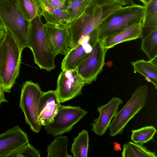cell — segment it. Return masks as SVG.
Returning a JSON list of instances; mask_svg holds the SVG:
<instances>
[{
  "label": "cell",
  "mask_w": 157,
  "mask_h": 157,
  "mask_svg": "<svg viewBox=\"0 0 157 157\" xmlns=\"http://www.w3.org/2000/svg\"><path fill=\"white\" fill-rule=\"evenodd\" d=\"M148 90L145 84L138 86L121 109L113 117L109 127V135L114 136L122 134L128 122L145 106L147 100Z\"/></svg>",
  "instance_id": "obj_6"
},
{
  "label": "cell",
  "mask_w": 157,
  "mask_h": 157,
  "mask_svg": "<svg viewBox=\"0 0 157 157\" xmlns=\"http://www.w3.org/2000/svg\"><path fill=\"white\" fill-rule=\"evenodd\" d=\"M27 47L31 50L35 63L40 69L50 71L56 68V55L40 16L29 21Z\"/></svg>",
  "instance_id": "obj_2"
},
{
  "label": "cell",
  "mask_w": 157,
  "mask_h": 157,
  "mask_svg": "<svg viewBox=\"0 0 157 157\" xmlns=\"http://www.w3.org/2000/svg\"><path fill=\"white\" fill-rule=\"evenodd\" d=\"M2 85V80L1 78V77L0 74V85Z\"/></svg>",
  "instance_id": "obj_34"
},
{
  "label": "cell",
  "mask_w": 157,
  "mask_h": 157,
  "mask_svg": "<svg viewBox=\"0 0 157 157\" xmlns=\"http://www.w3.org/2000/svg\"><path fill=\"white\" fill-rule=\"evenodd\" d=\"M29 143L26 133L16 125L0 134V157H9Z\"/></svg>",
  "instance_id": "obj_12"
},
{
  "label": "cell",
  "mask_w": 157,
  "mask_h": 157,
  "mask_svg": "<svg viewBox=\"0 0 157 157\" xmlns=\"http://www.w3.org/2000/svg\"><path fill=\"white\" fill-rule=\"evenodd\" d=\"M44 28L56 56L59 54L66 55L70 50L67 24L46 22Z\"/></svg>",
  "instance_id": "obj_13"
},
{
  "label": "cell",
  "mask_w": 157,
  "mask_h": 157,
  "mask_svg": "<svg viewBox=\"0 0 157 157\" xmlns=\"http://www.w3.org/2000/svg\"><path fill=\"white\" fill-rule=\"evenodd\" d=\"M43 92L38 83L26 81L21 89L19 103L26 123L31 130L36 133L40 132L42 128L38 118L40 100Z\"/></svg>",
  "instance_id": "obj_7"
},
{
  "label": "cell",
  "mask_w": 157,
  "mask_h": 157,
  "mask_svg": "<svg viewBox=\"0 0 157 157\" xmlns=\"http://www.w3.org/2000/svg\"><path fill=\"white\" fill-rule=\"evenodd\" d=\"M4 90L2 85H0V105L3 102H8L4 96Z\"/></svg>",
  "instance_id": "obj_28"
},
{
  "label": "cell",
  "mask_w": 157,
  "mask_h": 157,
  "mask_svg": "<svg viewBox=\"0 0 157 157\" xmlns=\"http://www.w3.org/2000/svg\"><path fill=\"white\" fill-rule=\"evenodd\" d=\"M86 85L76 69L62 71L57 81L56 90L60 103L69 101L82 94V89Z\"/></svg>",
  "instance_id": "obj_10"
},
{
  "label": "cell",
  "mask_w": 157,
  "mask_h": 157,
  "mask_svg": "<svg viewBox=\"0 0 157 157\" xmlns=\"http://www.w3.org/2000/svg\"><path fill=\"white\" fill-rule=\"evenodd\" d=\"M145 7L135 4L122 6L107 16L97 26L98 40L103 42L107 37L133 25L140 23Z\"/></svg>",
  "instance_id": "obj_4"
},
{
  "label": "cell",
  "mask_w": 157,
  "mask_h": 157,
  "mask_svg": "<svg viewBox=\"0 0 157 157\" xmlns=\"http://www.w3.org/2000/svg\"><path fill=\"white\" fill-rule=\"evenodd\" d=\"M81 107L61 105L53 121L44 126L46 133L54 137L69 132L87 113Z\"/></svg>",
  "instance_id": "obj_8"
},
{
  "label": "cell",
  "mask_w": 157,
  "mask_h": 157,
  "mask_svg": "<svg viewBox=\"0 0 157 157\" xmlns=\"http://www.w3.org/2000/svg\"><path fill=\"white\" fill-rule=\"evenodd\" d=\"M145 7L142 21V36L157 29V0H151Z\"/></svg>",
  "instance_id": "obj_19"
},
{
  "label": "cell",
  "mask_w": 157,
  "mask_h": 157,
  "mask_svg": "<svg viewBox=\"0 0 157 157\" xmlns=\"http://www.w3.org/2000/svg\"><path fill=\"white\" fill-rule=\"evenodd\" d=\"M68 143L67 136L60 135L56 137L48 146L47 157H72L67 153Z\"/></svg>",
  "instance_id": "obj_20"
},
{
  "label": "cell",
  "mask_w": 157,
  "mask_h": 157,
  "mask_svg": "<svg viewBox=\"0 0 157 157\" xmlns=\"http://www.w3.org/2000/svg\"><path fill=\"white\" fill-rule=\"evenodd\" d=\"M0 28L3 29H6V27L4 25L0 17Z\"/></svg>",
  "instance_id": "obj_33"
},
{
  "label": "cell",
  "mask_w": 157,
  "mask_h": 157,
  "mask_svg": "<svg viewBox=\"0 0 157 157\" xmlns=\"http://www.w3.org/2000/svg\"><path fill=\"white\" fill-rule=\"evenodd\" d=\"M142 23L126 28L120 31L106 37L103 41L104 49H109L122 42L138 38H142Z\"/></svg>",
  "instance_id": "obj_16"
},
{
  "label": "cell",
  "mask_w": 157,
  "mask_h": 157,
  "mask_svg": "<svg viewBox=\"0 0 157 157\" xmlns=\"http://www.w3.org/2000/svg\"><path fill=\"white\" fill-rule=\"evenodd\" d=\"M122 6L115 0L103 4H90L79 17L67 24L69 48L77 46L102 20Z\"/></svg>",
  "instance_id": "obj_1"
},
{
  "label": "cell",
  "mask_w": 157,
  "mask_h": 157,
  "mask_svg": "<svg viewBox=\"0 0 157 157\" xmlns=\"http://www.w3.org/2000/svg\"><path fill=\"white\" fill-rule=\"evenodd\" d=\"M121 5L131 6L134 4L133 0H116Z\"/></svg>",
  "instance_id": "obj_29"
},
{
  "label": "cell",
  "mask_w": 157,
  "mask_h": 157,
  "mask_svg": "<svg viewBox=\"0 0 157 157\" xmlns=\"http://www.w3.org/2000/svg\"><path fill=\"white\" fill-rule=\"evenodd\" d=\"M41 8L42 16L46 22L67 24L69 23L67 11L59 10L52 5L47 0H37Z\"/></svg>",
  "instance_id": "obj_17"
},
{
  "label": "cell",
  "mask_w": 157,
  "mask_h": 157,
  "mask_svg": "<svg viewBox=\"0 0 157 157\" xmlns=\"http://www.w3.org/2000/svg\"><path fill=\"white\" fill-rule=\"evenodd\" d=\"M92 3H95L94 0H71L67 2L69 22L79 17Z\"/></svg>",
  "instance_id": "obj_25"
},
{
  "label": "cell",
  "mask_w": 157,
  "mask_h": 157,
  "mask_svg": "<svg viewBox=\"0 0 157 157\" xmlns=\"http://www.w3.org/2000/svg\"><path fill=\"white\" fill-rule=\"evenodd\" d=\"M144 5V6L146 5L151 0H139Z\"/></svg>",
  "instance_id": "obj_32"
},
{
  "label": "cell",
  "mask_w": 157,
  "mask_h": 157,
  "mask_svg": "<svg viewBox=\"0 0 157 157\" xmlns=\"http://www.w3.org/2000/svg\"><path fill=\"white\" fill-rule=\"evenodd\" d=\"M98 40L97 27L76 47L71 48L63 59L62 71L75 69L82 61L91 50Z\"/></svg>",
  "instance_id": "obj_11"
},
{
  "label": "cell",
  "mask_w": 157,
  "mask_h": 157,
  "mask_svg": "<svg viewBox=\"0 0 157 157\" xmlns=\"http://www.w3.org/2000/svg\"><path fill=\"white\" fill-rule=\"evenodd\" d=\"M39 151L29 143L16 151L9 157H40Z\"/></svg>",
  "instance_id": "obj_27"
},
{
  "label": "cell",
  "mask_w": 157,
  "mask_h": 157,
  "mask_svg": "<svg viewBox=\"0 0 157 157\" xmlns=\"http://www.w3.org/2000/svg\"><path fill=\"white\" fill-rule=\"evenodd\" d=\"M7 0H0V2L2 1H5Z\"/></svg>",
  "instance_id": "obj_35"
},
{
  "label": "cell",
  "mask_w": 157,
  "mask_h": 157,
  "mask_svg": "<svg viewBox=\"0 0 157 157\" xmlns=\"http://www.w3.org/2000/svg\"><path fill=\"white\" fill-rule=\"evenodd\" d=\"M156 132V129L152 125L147 126L136 130H132L131 137V141L142 145L153 140Z\"/></svg>",
  "instance_id": "obj_26"
},
{
  "label": "cell",
  "mask_w": 157,
  "mask_h": 157,
  "mask_svg": "<svg viewBox=\"0 0 157 157\" xmlns=\"http://www.w3.org/2000/svg\"><path fill=\"white\" fill-rule=\"evenodd\" d=\"M17 5L25 19L30 21L37 16H42L37 0H16Z\"/></svg>",
  "instance_id": "obj_21"
},
{
  "label": "cell",
  "mask_w": 157,
  "mask_h": 157,
  "mask_svg": "<svg viewBox=\"0 0 157 157\" xmlns=\"http://www.w3.org/2000/svg\"><path fill=\"white\" fill-rule=\"evenodd\" d=\"M71 0H66V2ZM113 0H94L95 3L97 4H103Z\"/></svg>",
  "instance_id": "obj_30"
},
{
  "label": "cell",
  "mask_w": 157,
  "mask_h": 157,
  "mask_svg": "<svg viewBox=\"0 0 157 157\" xmlns=\"http://www.w3.org/2000/svg\"><path fill=\"white\" fill-rule=\"evenodd\" d=\"M55 90L43 92L40 97L38 121L41 126L52 123L61 105Z\"/></svg>",
  "instance_id": "obj_15"
},
{
  "label": "cell",
  "mask_w": 157,
  "mask_h": 157,
  "mask_svg": "<svg viewBox=\"0 0 157 157\" xmlns=\"http://www.w3.org/2000/svg\"><path fill=\"white\" fill-rule=\"evenodd\" d=\"M106 52L103 42L98 40L91 51L76 68L86 84L95 81L98 75L102 71L105 63Z\"/></svg>",
  "instance_id": "obj_9"
},
{
  "label": "cell",
  "mask_w": 157,
  "mask_h": 157,
  "mask_svg": "<svg viewBox=\"0 0 157 157\" xmlns=\"http://www.w3.org/2000/svg\"><path fill=\"white\" fill-rule=\"evenodd\" d=\"M88 132L83 130L74 139L71 151L74 157H87L89 147Z\"/></svg>",
  "instance_id": "obj_24"
},
{
  "label": "cell",
  "mask_w": 157,
  "mask_h": 157,
  "mask_svg": "<svg viewBox=\"0 0 157 157\" xmlns=\"http://www.w3.org/2000/svg\"><path fill=\"white\" fill-rule=\"evenodd\" d=\"M0 17L23 50L27 47L29 21L24 17L16 0L0 2Z\"/></svg>",
  "instance_id": "obj_5"
},
{
  "label": "cell",
  "mask_w": 157,
  "mask_h": 157,
  "mask_svg": "<svg viewBox=\"0 0 157 157\" xmlns=\"http://www.w3.org/2000/svg\"><path fill=\"white\" fill-rule=\"evenodd\" d=\"M123 157H157L155 152L148 150L142 145L130 141L123 146Z\"/></svg>",
  "instance_id": "obj_22"
},
{
  "label": "cell",
  "mask_w": 157,
  "mask_h": 157,
  "mask_svg": "<svg viewBox=\"0 0 157 157\" xmlns=\"http://www.w3.org/2000/svg\"><path fill=\"white\" fill-rule=\"evenodd\" d=\"M141 48L152 61L157 59V29L143 37Z\"/></svg>",
  "instance_id": "obj_23"
},
{
  "label": "cell",
  "mask_w": 157,
  "mask_h": 157,
  "mask_svg": "<svg viewBox=\"0 0 157 157\" xmlns=\"http://www.w3.org/2000/svg\"><path fill=\"white\" fill-rule=\"evenodd\" d=\"M123 103L121 99L114 97L106 104L99 106L97 110L99 116L91 124V131L99 136L104 135L109 128L112 119L119 109V106Z\"/></svg>",
  "instance_id": "obj_14"
},
{
  "label": "cell",
  "mask_w": 157,
  "mask_h": 157,
  "mask_svg": "<svg viewBox=\"0 0 157 157\" xmlns=\"http://www.w3.org/2000/svg\"><path fill=\"white\" fill-rule=\"evenodd\" d=\"M134 73L137 72L144 76L148 82L157 89V65L152 61L143 59L131 62Z\"/></svg>",
  "instance_id": "obj_18"
},
{
  "label": "cell",
  "mask_w": 157,
  "mask_h": 157,
  "mask_svg": "<svg viewBox=\"0 0 157 157\" xmlns=\"http://www.w3.org/2000/svg\"><path fill=\"white\" fill-rule=\"evenodd\" d=\"M6 32L5 29L0 28V43L2 38L5 34Z\"/></svg>",
  "instance_id": "obj_31"
},
{
  "label": "cell",
  "mask_w": 157,
  "mask_h": 157,
  "mask_svg": "<svg viewBox=\"0 0 157 157\" xmlns=\"http://www.w3.org/2000/svg\"><path fill=\"white\" fill-rule=\"evenodd\" d=\"M6 29V33L0 43V74L5 92L10 93L19 75L23 50Z\"/></svg>",
  "instance_id": "obj_3"
}]
</instances>
